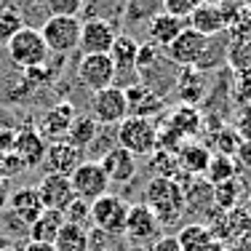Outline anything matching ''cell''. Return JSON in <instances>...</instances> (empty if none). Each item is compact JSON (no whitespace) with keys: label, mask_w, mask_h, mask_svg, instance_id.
I'll list each match as a JSON object with an SVG mask.
<instances>
[{"label":"cell","mask_w":251,"mask_h":251,"mask_svg":"<svg viewBox=\"0 0 251 251\" xmlns=\"http://www.w3.org/2000/svg\"><path fill=\"white\" fill-rule=\"evenodd\" d=\"M150 169L155 171L152 176H179V160H176V152H169V150H155L152 152V160H150Z\"/></svg>","instance_id":"33"},{"label":"cell","mask_w":251,"mask_h":251,"mask_svg":"<svg viewBox=\"0 0 251 251\" xmlns=\"http://www.w3.org/2000/svg\"><path fill=\"white\" fill-rule=\"evenodd\" d=\"M8 208H11V217H14L16 222H22L25 227H29L46 211V206H43V201H40V195L35 187H19L16 193H11Z\"/></svg>","instance_id":"18"},{"label":"cell","mask_w":251,"mask_h":251,"mask_svg":"<svg viewBox=\"0 0 251 251\" xmlns=\"http://www.w3.org/2000/svg\"><path fill=\"white\" fill-rule=\"evenodd\" d=\"M118 32L107 19H88L80 27V43L77 49L83 53H110Z\"/></svg>","instance_id":"14"},{"label":"cell","mask_w":251,"mask_h":251,"mask_svg":"<svg viewBox=\"0 0 251 251\" xmlns=\"http://www.w3.org/2000/svg\"><path fill=\"white\" fill-rule=\"evenodd\" d=\"M136 53H139V43L126 32L118 35L115 43H112V49H110V59H112V64H115L118 75L136 73Z\"/></svg>","instance_id":"21"},{"label":"cell","mask_w":251,"mask_h":251,"mask_svg":"<svg viewBox=\"0 0 251 251\" xmlns=\"http://www.w3.org/2000/svg\"><path fill=\"white\" fill-rule=\"evenodd\" d=\"M208 51V38L195 32L193 27H184L182 32L166 46V59L182 67H195L203 62V53Z\"/></svg>","instance_id":"10"},{"label":"cell","mask_w":251,"mask_h":251,"mask_svg":"<svg viewBox=\"0 0 251 251\" xmlns=\"http://www.w3.org/2000/svg\"><path fill=\"white\" fill-rule=\"evenodd\" d=\"M115 64H112L110 53H83L77 62V80L88 88V91H101L115 83Z\"/></svg>","instance_id":"7"},{"label":"cell","mask_w":251,"mask_h":251,"mask_svg":"<svg viewBox=\"0 0 251 251\" xmlns=\"http://www.w3.org/2000/svg\"><path fill=\"white\" fill-rule=\"evenodd\" d=\"M232 32H235V38L241 40H251V5L249 8H243V14L238 16V22L230 27Z\"/></svg>","instance_id":"41"},{"label":"cell","mask_w":251,"mask_h":251,"mask_svg":"<svg viewBox=\"0 0 251 251\" xmlns=\"http://www.w3.org/2000/svg\"><path fill=\"white\" fill-rule=\"evenodd\" d=\"M131 203L121 198V195H101L91 203V222L97 230L107 232V235H123L126 232V219H128Z\"/></svg>","instance_id":"6"},{"label":"cell","mask_w":251,"mask_h":251,"mask_svg":"<svg viewBox=\"0 0 251 251\" xmlns=\"http://www.w3.org/2000/svg\"><path fill=\"white\" fill-rule=\"evenodd\" d=\"M166 123H169L174 131H179L182 136H195V134L201 131V126H203L201 112L195 110V107H190V104L176 107V110L171 112V118H169Z\"/></svg>","instance_id":"29"},{"label":"cell","mask_w":251,"mask_h":251,"mask_svg":"<svg viewBox=\"0 0 251 251\" xmlns=\"http://www.w3.org/2000/svg\"><path fill=\"white\" fill-rule=\"evenodd\" d=\"M203 251H230V249H227L225 243H219V241H211V243H208V246L203 249Z\"/></svg>","instance_id":"49"},{"label":"cell","mask_w":251,"mask_h":251,"mask_svg":"<svg viewBox=\"0 0 251 251\" xmlns=\"http://www.w3.org/2000/svg\"><path fill=\"white\" fill-rule=\"evenodd\" d=\"M243 182L241 179H227V182H219L214 184V206L219 211H227V208H235V206H243Z\"/></svg>","instance_id":"28"},{"label":"cell","mask_w":251,"mask_h":251,"mask_svg":"<svg viewBox=\"0 0 251 251\" xmlns=\"http://www.w3.org/2000/svg\"><path fill=\"white\" fill-rule=\"evenodd\" d=\"M14 145H16V131L0 128V152H14Z\"/></svg>","instance_id":"45"},{"label":"cell","mask_w":251,"mask_h":251,"mask_svg":"<svg viewBox=\"0 0 251 251\" xmlns=\"http://www.w3.org/2000/svg\"><path fill=\"white\" fill-rule=\"evenodd\" d=\"M147 251H182L176 243V235H160Z\"/></svg>","instance_id":"43"},{"label":"cell","mask_w":251,"mask_h":251,"mask_svg":"<svg viewBox=\"0 0 251 251\" xmlns=\"http://www.w3.org/2000/svg\"><path fill=\"white\" fill-rule=\"evenodd\" d=\"M214 147H217V155H227V158H232V155L238 152V147H241V136H238L235 126H222V128L214 134Z\"/></svg>","instance_id":"34"},{"label":"cell","mask_w":251,"mask_h":251,"mask_svg":"<svg viewBox=\"0 0 251 251\" xmlns=\"http://www.w3.org/2000/svg\"><path fill=\"white\" fill-rule=\"evenodd\" d=\"M184 27H190L187 19H179V16H174V14L158 11V14L150 19V27H147V32H150V43H155L158 49L160 46L166 49V46H169Z\"/></svg>","instance_id":"20"},{"label":"cell","mask_w":251,"mask_h":251,"mask_svg":"<svg viewBox=\"0 0 251 251\" xmlns=\"http://www.w3.org/2000/svg\"><path fill=\"white\" fill-rule=\"evenodd\" d=\"M243 208H246V214H249V219H251V193L243 198Z\"/></svg>","instance_id":"50"},{"label":"cell","mask_w":251,"mask_h":251,"mask_svg":"<svg viewBox=\"0 0 251 251\" xmlns=\"http://www.w3.org/2000/svg\"><path fill=\"white\" fill-rule=\"evenodd\" d=\"M25 25V14H22L19 5L14 3H0V40H8L14 32H19Z\"/></svg>","instance_id":"32"},{"label":"cell","mask_w":251,"mask_h":251,"mask_svg":"<svg viewBox=\"0 0 251 251\" xmlns=\"http://www.w3.org/2000/svg\"><path fill=\"white\" fill-rule=\"evenodd\" d=\"M97 131H99V123L94 121V115H77L73 118V123H70V131L67 136H64V142H70L73 147H77L80 152H86L88 147L97 142Z\"/></svg>","instance_id":"23"},{"label":"cell","mask_w":251,"mask_h":251,"mask_svg":"<svg viewBox=\"0 0 251 251\" xmlns=\"http://www.w3.org/2000/svg\"><path fill=\"white\" fill-rule=\"evenodd\" d=\"M145 203L147 208L158 217L160 225H176L187 211L184 201V187L174 176H152L145 187Z\"/></svg>","instance_id":"1"},{"label":"cell","mask_w":251,"mask_h":251,"mask_svg":"<svg viewBox=\"0 0 251 251\" xmlns=\"http://www.w3.org/2000/svg\"><path fill=\"white\" fill-rule=\"evenodd\" d=\"M187 25L193 27L195 32H201L203 38H214V35H219L227 29L222 8H219V3H211V0H203L198 8L187 16Z\"/></svg>","instance_id":"17"},{"label":"cell","mask_w":251,"mask_h":251,"mask_svg":"<svg viewBox=\"0 0 251 251\" xmlns=\"http://www.w3.org/2000/svg\"><path fill=\"white\" fill-rule=\"evenodd\" d=\"M131 251H147V249H142V246H136V249H131Z\"/></svg>","instance_id":"53"},{"label":"cell","mask_w":251,"mask_h":251,"mask_svg":"<svg viewBox=\"0 0 251 251\" xmlns=\"http://www.w3.org/2000/svg\"><path fill=\"white\" fill-rule=\"evenodd\" d=\"M86 160V152H80L77 147H73L70 142L59 139V142H51L49 150H46V158H43V169L46 174H59V176H73V171Z\"/></svg>","instance_id":"12"},{"label":"cell","mask_w":251,"mask_h":251,"mask_svg":"<svg viewBox=\"0 0 251 251\" xmlns=\"http://www.w3.org/2000/svg\"><path fill=\"white\" fill-rule=\"evenodd\" d=\"M80 27H83V22L77 16H49L46 25L40 27V35H43L51 53L67 56L80 43Z\"/></svg>","instance_id":"5"},{"label":"cell","mask_w":251,"mask_h":251,"mask_svg":"<svg viewBox=\"0 0 251 251\" xmlns=\"http://www.w3.org/2000/svg\"><path fill=\"white\" fill-rule=\"evenodd\" d=\"M201 3H203V0H163V8H160V11L174 14V16H179V19H187V16L193 14Z\"/></svg>","instance_id":"40"},{"label":"cell","mask_w":251,"mask_h":251,"mask_svg":"<svg viewBox=\"0 0 251 251\" xmlns=\"http://www.w3.org/2000/svg\"><path fill=\"white\" fill-rule=\"evenodd\" d=\"M46 150H49V142L40 136L38 128H22L16 131V145L14 152L19 155V160L27 166V169H38L46 158Z\"/></svg>","instance_id":"19"},{"label":"cell","mask_w":251,"mask_h":251,"mask_svg":"<svg viewBox=\"0 0 251 251\" xmlns=\"http://www.w3.org/2000/svg\"><path fill=\"white\" fill-rule=\"evenodd\" d=\"M56 251H88V230L86 225H73L64 222L59 230L56 241H53Z\"/></svg>","instance_id":"27"},{"label":"cell","mask_w":251,"mask_h":251,"mask_svg":"<svg viewBox=\"0 0 251 251\" xmlns=\"http://www.w3.org/2000/svg\"><path fill=\"white\" fill-rule=\"evenodd\" d=\"M64 225V214L62 211H53V208H46L32 225L27 227L29 232V241H38V243H53Z\"/></svg>","instance_id":"24"},{"label":"cell","mask_w":251,"mask_h":251,"mask_svg":"<svg viewBox=\"0 0 251 251\" xmlns=\"http://www.w3.org/2000/svg\"><path fill=\"white\" fill-rule=\"evenodd\" d=\"M22 251H56L53 249V243H38V241H27L25 249Z\"/></svg>","instance_id":"47"},{"label":"cell","mask_w":251,"mask_h":251,"mask_svg":"<svg viewBox=\"0 0 251 251\" xmlns=\"http://www.w3.org/2000/svg\"><path fill=\"white\" fill-rule=\"evenodd\" d=\"M230 251H251V230L246 232V235H241V241H238Z\"/></svg>","instance_id":"48"},{"label":"cell","mask_w":251,"mask_h":251,"mask_svg":"<svg viewBox=\"0 0 251 251\" xmlns=\"http://www.w3.org/2000/svg\"><path fill=\"white\" fill-rule=\"evenodd\" d=\"M27 171V166L19 160V155L16 152H0V176L3 179H14V176H19V174H25Z\"/></svg>","instance_id":"38"},{"label":"cell","mask_w":251,"mask_h":251,"mask_svg":"<svg viewBox=\"0 0 251 251\" xmlns=\"http://www.w3.org/2000/svg\"><path fill=\"white\" fill-rule=\"evenodd\" d=\"M160 62V49L155 43H145V46H139V53H136V73L139 75H145V73H150V67L152 64H158Z\"/></svg>","instance_id":"37"},{"label":"cell","mask_w":251,"mask_h":251,"mask_svg":"<svg viewBox=\"0 0 251 251\" xmlns=\"http://www.w3.org/2000/svg\"><path fill=\"white\" fill-rule=\"evenodd\" d=\"M211 230H208V225L203 222H190V225H182L176 232V243L182 251H203L211 243Z\"/></svg>","instance_id":"25"},{"label":"cell","mask_w":251,"mask_h":251,"mask_svg":"<svg viewBox=\"0 0 251 251\" xmlns=\"http://www.w3.org/2000/svg\"><path fill=\"white\" fill-rule=\"evenodd\" d=\"M235 131H238V136H241L243 142H251V107H249V112H243V115L238 118Z\"/></svg>","instance_id":"44"},{"label":"cell","mask_w":251,"mask_h":251,"mask_svg":"<svg viewBox=\"0 0 251 251\" xmlns=\"http://www.w3.org/2000/svg\"><path fill=\"white\" fill-rule=\"evenodd\" d=\"M70 182H73L75 198H83L88 203H94L97 198L110 193V179H107L104 169L99 166V160H83L73 171Z\"/></svg>","instance_id":"8"},{"label":"cell","mask_w":251,"mask_h":251,"mask_svg":"<svg viewBox=\"0 0 251 251\" xmlns=\"http://www.w3.org/2000/svg\"><path fill=\"white\" fill-rule=\"evenodd\" d=\"M99 166L104 169L110 184H128V182H134L136 171H139L136 155H131L128 150H123V147H118V145L110 147V150L101 155Z\"/></svg>","instance_id":"13"},{"label":"cell","mask_w":251,"mask_h":251,"mask_svg":"<svg viewBox=\"0 0 251 251\" xmlns=\"http://www.w3.org/2000/svg\"><path fill=\"white\" fill-rule=\"evenodd\" d=\"M206 182L211 184H219V182H227V179H235L238 176V166L232 158H227V155H211V160H208V169H206Z\"/></svg>","instance_id":"30"},{"label":"cell","mask_w":251,"mask_h":251,"mask_svg":"<svg viewBox=\"0 0 251 251\" xmlns=\"http://www.w3.org/2000/svg\"><path fill=\"white\" fill-rule=\"evenodd\" d=\"M232 160H235L238 171H241V169H251V142H241V147H238L235 155H232Z\"/></svg>","instance_id":"42"},{"label":"cell","mask_w":251,"mask_h":251,"mask_svg":"<svg viewBox=\"0 0 251 251\" xmlns=\"http://www.w3.org/2000/svg\"><path fill=\"white\" fill-rule=\"evenodd\" d=\"M77 115V110L70 101H59V104H53L49 112H46L43 118H40V123H38V131H40V136H43L46 142H59V139H64L67 136V131H70V123H73V118Z\"/></svg>","instance_id":"16"},{"label":"cell","mask_w":251,"mask_h":251,"mask_svg":"<svg viewBox=\"0 0 251 251\" xmlns=\"http://www.w3.org/2000/svg\"><path fill=\"white\" fill-rule=\"evenodd\" d=\"M176 160H179V171H184L187 176H203L208 169V160H211V152L203 145L184 142L176 150Z\"/></svg>","instance_id":"22"},{"label":"cell","mask_w":251,"mask_h":251,"mask_svg":"<svg viewBox=\"0 0 251 251\" xmlns=\"http://www.w3.org/2000/svg\"><path fill=\"white\" fill-rule=\"evenodd\" d=\"M179 88H182V99L184 101H195L203 94V77L184 67V73L179 75Z\"/></svg>","instance_id":"35"},{"label":"cell","mask_w":251,"mask_h":251,"mask_svg":"<svg viewBox=\"0 0 251 251\" xmlns=\"http://www.w3.org/2000/svg\"><path fill=\"white\" fill-rule=\"evenodd\" d=\"M91 115H94V121L101 123V126H118L121 121H126V118H128V99H126V91L118 86L94 91Z\"/></svg>","instance_id":"9"},{"label":"cell","mask_w":251,"mask_h":251,"mask_svg":"<svg viewBox=\"0 0 251 251\" xmlns=\"http://www.w3.org/2000/svg\"><path fill=\"white\" fill-rule=\"evenodd\" d=\"M64 222H73V225H86L91 222V203L83 201V198H73L64 206Z\"/></svg>","instance_id":"36"},{"label":"cell","mask_w":251,"mask_h":251,"mask_svg":"<svg viewBox=\"0 0 251 251\" xmlns=\"http://www.w3.org/2000/svg\"><path fill=\"white\" fill-rule=\"evenodd\" d=\"M118 128V147L128 150L131 155H152L158 150V126L150 118L128 115L115 126Z\"/></svg>","instance_id":"3"},{"label":"cell","mask_w":251,"mask_h":251,"mask_svg":"<svg viewBox=\"0 0 251 251\" xmlns=\"http://www.w3.org/2000/svg\"><path fill=\"white\" fill-rule=\"evenodd\" d=\"M123 91H126V99H128V115L150 118L160 107V99L147 86H131V88H123Z\"/></svg>","instance_id":"26"},{"label":"cell","mask_w":251,"mask_h":251,"mask_svg":"<svg viewBox=\"0 0 251 251\" xmlns=\"http://www.w3.org/2000/svg\"><path fill=\"white\" fill-rule=\"evenodd\" d=\"M8 201H11V184H8V179L0 176V211L8 208Z\"/></svg>","instance_id":"46"},{"label":"cell","mask_w":251,"mask_h":251,"mask_svg":"<svg viewBox=\"0 0 251 251\" xmlns=\"http://www.w3.org/2000/svg\"><path fill=\"white\" fill-rule=\"evenodd\" d=\"M206 225L211 230V238L219 243H225L227 249H232L241 235H246L251 230V219L246 214L243 206H235V208H227V211H219L217 206L206 214Z\"/></svg>","instance_id":"4"},{"label":"cell","mask_w":251,"mask_h":251,"mask_svg":"<svg viewBox=\"0 0 251 251\" xmlns=\"http://www.w3.org/2000/svg\"><path fill=\"white\" fill-rule=\"evenodd\" d=\"M126 238L131 243H155L160 238V222L158 217L145 206V203H134L128 208V219H126Z\"/></svg>","instance_id":"11"},{"label":"cell","mask_w":251,"mask_h":251,"mask_svg":"<svg viewBox=\"0 0 251 251\" xmlns=\"http://www.w3.org/2000/svg\"><path fill=\"white\" fill-rule=\"evenodd\" d=\"M91 251H115V249H110V246H107V249H91Z\"/></svg>","instance_id":"52"},{"label":"cell","mask_w":251,"mask_h":251,"mask_svg":"<svg viewBox=\"0 0 251 251\" xmlns=\"http://www.w3.org/2000/svg\"><path fill=\"white\" fill-rule=\"evenodd\" d=\"M35 190H38L43 206L53 208V211H64V206L75 198V190H73L70 176H59V174H43V179L38 182Z\"/></svg>","instance_id":"15"},{"label":"cell","mask_w":251,"mask_h":251,"mask_svg":"<svg viewBox=\"0 0 251 251\" xmlns=\"http://www.w3.org/2000/svg\"><path fill=\"white\" fill-rule=\"evenodd\" d=\"M0 251H19V249H14V246H8V243H5V246H0Z\"/></svg>","instance_id":"51"},{"label":"cell","mask_w":251,"mask_h":251,"mask_svg":"<svg viewBox=\"0 0 251 251\" xmlns=\"http://www.w3.org/2000/svg\"><path fill=\"white\" fill-rule=\"evenodd\" d=\"M43 3L51 16H77V11L83 8V0H43Z\"/></svg>","instance_id":"39"},{"label":"cell","mask_w":251,"mask_h":251,"mask_svg":"<svg viewBox=\"0 0 251 251\" xmlns=\"http://www.w3.org/2000/svg\"><path fill=\"white\" fill-rule=\"evenodd\" d=\"M227 64L238 75H251V40H232L230 49H227Z\"/></svg>","instance_id":"31"},{"label":"cell","mask_w":251,"mask_h":251,"mask_svg":"<svg viewBox=\"0 0 251 251\" xmlns=\"http://www.w3.org/2000/svg\"><path fill=\"white\" fill-rule=\"evenodd\" d=\"M5 53L8 59L16 64L19 70H35V67H43L49 62L51 51L46 46L40 29L35 27H22L19 32H14L8 40H5Z\"/></svg>","instance_id":"2"}]
</instances>
